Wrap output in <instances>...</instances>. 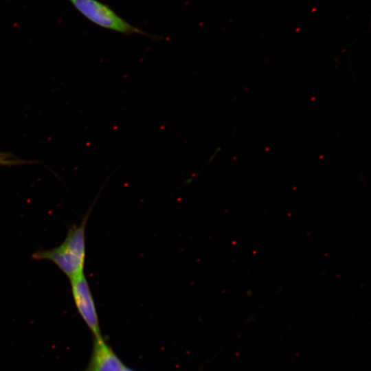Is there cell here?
Returning <instances> with one entry per match:
<instances>
[{
    "label": "cell",
    "instance_id": "1",
    "mask_svg": "<svg viewBox=\"0 0 371 371\" xmlns=\"http://www.w3.org/2000/svg\"><path fill=\"white\" fill-rule=\"evenodd\" d=\"M90 211L79 225H73L65 240L59 246L49 250H38L32 258L54 262L71 280L84 273L85 262V227Z\"/></svg>",
    "mask_w": 371,
    "mask_h": 371
},
{
    "label": "cell",
    "instance_id": "2",
    "mask_svg": "<svg viewBox=\"0 0 371 371\" xmlns=\"http://www.w3.org/2000/svg\"><path fill=\"white\" fill-rule=\"evenodd\" d=\"M85 19L102 28L124 35L140 34L152 39L163 37L150 34L133 26L115 12L109 5L98 0H68Z\"/></svg>",
    "mask_w": 371,
    "mask_h": 371
},
{
    "label": "cell",
    "instance_id": "3",
    "mask_svg": "<svg viewBox=\"0 0 371 371\" xmlns=\"http://www.w3.org/2000/svg\"><path fill=\"white\" fill-rule=\"evenodd\" d=\"M70 282L74 304L80 315L94 337H101L95 302L85 274L70 280Z\"/></svg>",
    "mask_w": 371,
    "mask_h": 371
},
{
    "label": "cell",
    "instance_id": "4",
    "mask_svg": "<svg viewBox=\"0 0 371 371\" xmlns=\"http://www.w3.org/2000/svg\"><path fill=\"white\" fill-rule=\"evenodd\" d=\"M124 366L102 336L94 337L91 357L84 371H122Z\"/></svg>",
    "mask_w": 371,
    "mask_h": 371
},
{
    "label": "cell",
    "instance_id": "5",
    "mask_svg": "<svg viewBox=\"0 0 371 371\" xmlns=\"http://www.w3.org/2000/svg\"><path fill=\"white\" fill-rule=\"evenodd\" d=\"M27 162L30 163V161L19 159L10 153L0 152V165L12 166Z\"/></svg>",
    "mask_w": 371,
    "mask_h": 371
},
{
    "label": "cell",
    "instance_id": "6",
    "mask_svg": "<svg viewBox=\"0 0 371 371\" xmlns=\"http://www.w3.org/2000/svg\"><path fill=\"white\" fill-rule=\"evenodd\" d=\"M122 371H132V370L124 366Z\"/></svg>",
    "mask_w": 371,
    "mask_h": 371
}]
</instances>
